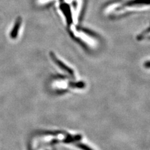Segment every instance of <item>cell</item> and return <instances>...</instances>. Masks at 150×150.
Masks as SVG:
<instances>
[{"label":"cell","instance_id":"3957f363","mask_svg":"<svg viewBox=\"0 0 150 150\" xmlns=\"http://www.w3.org/2000/svg\"><path fill=\"white\" fill-rule=\"evenodd\" d=\"M50 54L51 58H52V59L54 61V62H55L56 64H57L61 68H62L64 70V71H67V72H68L69 73H71V74L73 73L72 69H70L69 67H67V65L64 64L62 62H61L59 59H58L57 58H56V56H55V54L51 52L50 53Z\"/></svg>","mask_w":150,"mask_h":150},{"label":"cell","instance_id":"7a4b0ae2","mask_svg":"<svg viewBox=\"0 0 150 150\" xmlns=\"http://www.w3.org/2000/svg\"><path fill=\"white\" fill-rule=\"evenodd\" d=\"M60 8L62 9V11L65 15L66 17H67L68 24L69 25H71L72 23V16H71V11H70L69 6L67 4H63L61 5Z\"/></svg>","mask_w":150,"mask_h":150},{"label":"cell","instance_id":"6da1fadb","mask_svg":"<svg viewBox=\"0 0 150 150\" xmlns=\"http://www.w3.org/2000/svg\"><path fill=\"white\" fill-rule=\"evenodd\" d=\"M21 23H22L21 18L18 17L16 19V22L15 23V25H14V26L12 29V31L10 33V35H9L11 39H15L17 38L18 33H19V30H20V28L21 27Z\"/></svg>","mask_w":150,"mask_h":150},{"label":"cell","instance_id":"277c9868","mask_svg":"<svg viewBox=\"0 0 150 150\" xmlns=\"http://www.w3.org/2000/svg\"><path fill=\"white\" fill-rule=\"evenodd\" d=\"M149 0H132L126 3V6H132L135 4H149Z\"/></svg>","mask_w":150,"mask_h":150}]
</instances>
